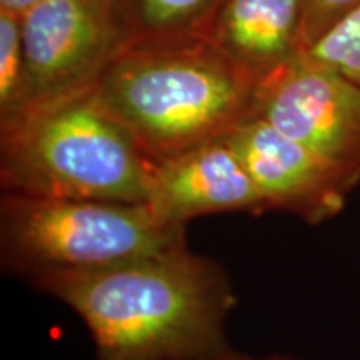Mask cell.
<instances>
[{
	"mask_svg": "<svg viewBox=\"0 0 360 360\" xmlns=\"http://www.w3.org/2000/svg\"><path fill=\"white\" fill-rule=\"evenodd\" d=\"M25 281L82 319L97 360H187L229 347L231 278L188 247L105 267L44 270Z\"/></svg>",
	"mask_w": 360,
	"mask_h": 360,
	"instance_id": "cell-1",
	"label": "cell"
},
{
	"mask_svg": "<svg viewBox=\"0 0 360 360\" xmlns=\"http://www.w3.org/2000/svg\"><path fill=\"white\" fill-rule=\"evenodd\" d=\"M259 80L209 39L191 35L124 44L92 89L159 164L254 114Z\"/></svg>",
	"mask_w": 360,
	"mask_h": 360,
	"instance_id": "cell-2",
	"label": "cell"
},
{
	"mask_svg": "<svg viewBox=\"0 0 360 360\" xmlns=\"http://www.w3.org/2000/svg\"><path fill=\"white\" fill-rule=\"evenodd\" d=\"M155 169L92 87L35 103L0 129L2 192L147 204Z\"/></svg>",
	"mask_w": 360,
	"mask_h": 360,
	"instance_id": "cell-3",
	"label": "cell"
},
{
	"mask_svg": "<svg viewBox=\"0 0 360 360\" xmlns=\"http://www.w3.org/2000/svg\"><path fill=\"white\" fill-rule=\"evenodd\" d=\"M186 227L165 222L147 204L2 192L0 260L4 272L24 278L105 267L184 249Z\"/></svg>",
	"mask_w": 360,
	"mask_h": 360,
	"instance_id": "cell-4",
	"label": "cell"
},
{
	"mask_svg": "<svg viewBox=\"0 0 360 360\" xmlns=\"http://www.w3.org/2000/svg\"><path fill=\"white\" fill-rule=\"evenodd\" d=\"M254 114L360 184V87L304 53L260 77Z\"/></svg>",
	"mask_w": 360,
	"mask_h": 360,
	"instance_id": "cell-5",
	"label": "cell"
},
{
	"mask_svg": "<svg viewBox=\"0 0 360 360\" xmlns=\"http://www.w3.org/2000/svg\"><path fill=\"white\" fill-rule=\"evenodd\" d=\"M20 27L32 105L90 89L125 44L117 0H44Z\"/></svg>",
	"mask_w": 360,
	"mask_h": 360,
	"instance_id": "cell-6",
	"label": "cell"
},
{
	"mask_svg": "<svg viewBox=\"0 0 360 360\" xmlns=\"http://www.w3.org/2000/svg\"><path fill=\"white\" fill-rule=\"evenodd\" d=\"M257 188L265 210L321 224L344 209L352 188L327 162L257 114L227 135Z\"/></svg>",
	"mask_w": 360,
	"mask_h": 360,
	"instance_id": "cell-7",
	"label": "cell"
},
{
	"mask_svg": "<svg viewBox=\"0 0 360 360\" xmlns=\"http://www.w3.org/2000/svg\"><path fill=\"white\" fill-rule=\"evenodd\" d=\"M147 205L162 220L187 225L217 212H265L249 172L227 137L157 164Z\"/></svg>",
	"mask_w": 360,
	"mask_h": 360,
	"instance_id": "cell-8",
	"label": "cell"
},
{
	"mask_svg": "<svg viewBox=\"0 0 360 360\" xmlns=\"http://www.w3.org/2000/svg\"><path fill=\"white\" fill-rule=\"evenodd\" d=\"M300 0H224L205 39L257 77L300 56Z\"/></svg>",
	"mask_w": 360,
	"mask_h": 360,
	"instance_id": "cell-9",
	"label": "cell"
},
{
	"mask_svg": "<svg viewBox=\"0 0 360 360\" xmlns=\"http://www.w3.org/2000/svg\"><path fill=\"white\" fill-rule=\"evenodd\" d=\"M224 0H117L125 44L205 37Z\"/></svg>",
	"mask_w": 360,
	"mask_h": 360,
	"instance_id": "cell-10",
	"label": "cell"
},
{
	"mask_svg": "<svg viewBox=\"0 0 360 360\" xmlns=\"http://www.w3.org/2000/svg\"><path fill=\"white\" fill-rule=\"evenodd\" d=\"M32 107L20 17L0 11V129Z\"/></svg>",
	"mask_w": 360,
	"mask_h": 360,
	"instance_id": "cell-11",
	"label": "cell"
},
{
	"mask_svg": "<svg viewBox=\"0 0 360 360\" xmlns=\"http://www.w3.org/2000/svg\"><path fill=\"white\" fill-rule=\"evenodd\" d=\"M302 53L360 87V8Z\"/></svg>",
	"mask_w": 360,
	"mask_h": 360,
	"instance_id": "cell-12",
	"label": "cell"
},
{
	"mask_svg": "<svg viewBox=\"0 0 360 360\" xmlns=\"http://www.w3.org/2000/svg\"><path fill=\"white\" fill-rule=\"evenodd\" d=\"M300 51L305 52L360 8V0H300Z\"/></svg>",
	"mask_w": 360,
	"mask_h": 360,
	"instance_id": "cell-13",
	"label": "cell"
},
{
	"mask_svg": "<svg viewBox=\"0 0 360 360\" xmlns=\"http://www.w3.org/2000/svg\"><path fill=\"white\" fill-rule=\"evenodd\" d=\"M187 360H300L297 357H292V355H283V354H270L264 355V357H259V355H250L244 352H237L231 347L220 349L217 352L200 355V357H193Z\"/></svg>",
	"mask_w": 360,
	"mask_h": 360,
	"instance_id": "cell-14",
	"label": "cell"
},
{
	"mask_svg": "<svg viewBox=\"0 0 360 360\" xmlns=\"http://www.w3.org/2000/svg\"><path fill=\"white\" fill-rule=\"evenodd\" d=\"M44 0H0V11L12 13L15 17H24L30 8L39 6Z\"/></svg>",
	"mask_w": 360,
	"mask_h": 360,
	"instance_id": "cell-15",
	"label": "cell"
}]
</instances>
